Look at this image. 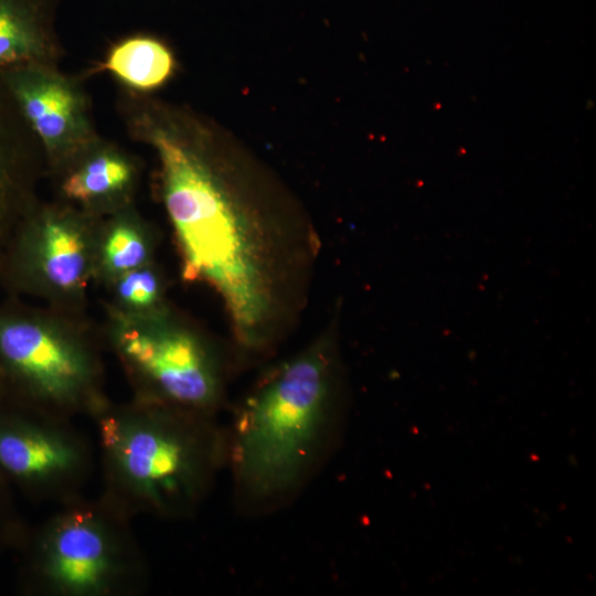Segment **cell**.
<instances>
[{
    "label": "cell",
    "mask_w": 596,
    "mask_h": 596,
    "mask_svg": "<svg viewBox=\"0 0 596 596\" xmlns=\"http://www.w3.org/2000/svg\"><path fill=\"white\" fill-rule=\"evenodd\" d=\"M125 128L156 158L183 278L216 290L245 352L270 350L298 310L316 254L308 221L226 132L193 109L147 100Z\"/></svg>",
    "instance_id": "6da1fadb"
},
{
    "label": "cell",
    "mask_w": 596,
    "mask_h": 596,
    "mask_svg": "<svg viewBox=\"0 0 596 596\" xmlns=\"http://www.w3.org/2000/svg\"><path fill=\"white\" fill-rule=\"evenodd\" d=\"M333 351L327 338L283 363L249 394L226 433L237 503L267 512L322 464L336 427Z\"/></svg>",
    "instance_id": "7a4b0ae2"
},
{
    "label": "cell",
    "mask_w": 596,
    "mask_h": 596,
    "mask_svg": "<svg viewBox=\"0 0 596 596\" xmlns=\"http://www.w3.org/2000/svg\"><path fill=\"white\" fill-rule=\"evenodd\" d=\"M215 416L131 398L109 401L92 418L102 494L131 519L190 517L226 462Z\"/></svg>",
    "instance_id": "3957f363"
},
{
    "label": "cell",
    "mask_w": 596,
    "mask_h": 596,
    "mask_svg": "<svg viewBox=\"0 0 596 596\" xmlns=\"http://www.w3.org/2000/svg\"><path fill=\"white\" fill-rule=\"evenodd\" d=\"M17 552L18 587L29 596H135L149 584L131 518L102 493L57 505Z\"/></svg>",
    "instance_id": "277c9868"
},
{
    "label": "cell",
    "mask_w": 596,
    "mask_h": 596,
    "mask_svg": "<svg viewBox=\"0 0 596 596\" xmlns=\"http://www.w3.org/2000/svg\"><path fill=\"white\" fill-rule=\"evenodd\" d=\"M102 343L77 312L36 308L10 296L0 304L4 394L73 418H93L108 402Z\"/></svg>",
    "instance_id": "5b68a950"
},
{
    "label": "cell",
    "mask_w": 596,
    "mask_h": 596,
    "mask_svg": "<svg viewBox=\"0 0 596 596\" xmlns=\"http://www.w3.org/2000/svg\"><path fill=\"white\" fill-rule=\"evenodd\" d=\"M104 341L121 365L132 398L216 415L224 391L221 356L167 307L142 315L108 310Z\"/></svg>",
    "instance_id": "8992f818"
},
{
    "label": "cell",
    "mask_w": 596,
    "mask_h": 596,
    "mask_svg": "<svg viewBox=\"0 0 596 596\" xmlns=\"http://www.w3.org/2000/svg\"><path fill=\"white\" fill-rule=\"evenodd\" d=\"M103 215L68 202L41 203L22 219L0 257V283L10 296H32L78 312L97 280Z\"/></svg>",
    "instance_id": "52a82bcc"
},
{
    "label": "cell",
    "mask_w": 596,
    "mask_h": 596,
    "mask_svg": "<svg viewBox=\"0 0 596 596\" xmlns=\"http://www.w3.org/2000/svg\"><path fill=\"white\" fill-rule=\"evenodd\" d=\"M95 467V447L73 418L0 398V475L25 498L70 502L84 494Z\"/></svg>",
    "instance_id": "ba28073f"
},
{
    "label": "cell",
    "mask_w": 596,
    "mask_h": 596,
    "mask_svg": "<svg viewBox=\"0 0 596 596\" xmlns=\"http://www.w3.org/2000/svg\"><path fill=\"white\" fill-rule=\"evenodd\" d=\"M0 77L42 150L46 171L60 178L103 139L79 78L45 64L4 68Z\"/></svg>",
    "instance_id": "9c48e42d"
},
{
    "label": "cell",
    "mask_w": 596,
    "mask_h": 596,
    "mask_svg": "<svg viewBox=\"0 0 596 596\" xmlns=\"http://www.w3.org/2000/svg\"><path fill=\"white\" fill-rule=\"evenodd\" d=\"M44 171L42 150L0 77V257L39 202L36 189Z\"/></svg>",
    "instance_id": "30bf717a"
},
{
    "label": "cell",
    "mask_w": 596,
    "mask_h": 596,
    "mask_svg": "<svg viewBox=\"0 0 596 596\" xmlns=\"http://www.w3.org/2000/svg\"><path fill=\"white\" fill-rule=\"evenodd\" d=\"M60 179L65 202L106 215L132 203L139 166L127 151L103 138Z\"/></svg>",
    "instance_id": "8fae6325"
},
{
    "label": "cell",
    "mask_w": 596,
    "mask_h": 596,
    "mask_svg": "<svg viewBox=\"0 0 596 596\" xmlns=\"http://www.w3.org/2000/svg\"><path fill=\"white\" fill-rule=\"evenodd\" d=\"M64 54L53 0H0V71L23 64L58 66Z\"/></svg>",
    "instance_id": "7c38bea8"
},
{
    "label": "cell",
    "mask_w": 596,
    "mask_h": 596,
    "mask_svg": "<svg viewBox=\"0 0 596 596\" xmlns=\"http://www.w3.org/2000/svg\"><path fill=\"white\" fill-rule=\"evenodd\" d=\"M178 68L173 50L150 34H134L111 44L93 72H107L121 89L152 95L169 83Z\"/></svg>",
    "instance_id": "4fadbf2b"
},
{
    "label": "cell",
    "mask_w": 596,
    "mask_h": 596,
    "mask_svg": "<svg viewBox=\"0 0 596 596\" xmlns=\"http://www.w3.org/2000/svg\"><path fill=\"white\" fill-rule=\"evenodd\" d=\"M153 249L151 230L134 203L103 215L97 242V280L107 284L124 273L153 263Z\"/></svg>",
    "instance_id": "5bb4252c"
},
{
    "label": "cell",
    "mask_w": 596,
    "mask_h": 596,
    "mask_svg": "<svg viewBox=\"0 0 596 596\" xmlns=\"http://www.w3.org/2000/svg\"><path fill=\"white\" fill-rule=\"evenodd\" d=\"M107 286L110 289L108 310L142 315L163 309V283L153 263L124 273Z\"/></svg>",
    "instance_id": "9a60e30c"
},
{
    "label": "cell",
    "mask_w": 596,
    "mask_h": 596,
    "mask_svg": "<svg viewBox=\"0 0 596 596\" xmlns=\"http://www.w3.org/2000/svg\"><path fill=\"white\" fill-rule=\"evenodd\" d=\"M28 528L15 505L12 487L0 475V555L17 551Z\"/></svg>",
    "instance_id": "2e32d148"
},
{
    "label": "cell",
    "mask_w": 596,
    "mask_h": 596,
    "mask_svg": "<svg viewBox=\"0 0 596 596\" xmlns=\"http://www.w3.org/2000/svg\"><path fill=\"white\" fill-rule=\"evenodd\" d=\"M4 384L0 374V398L4 395Z\"/></svg>",
    "instance_id": "e0dca14e"
}]
</instances>
